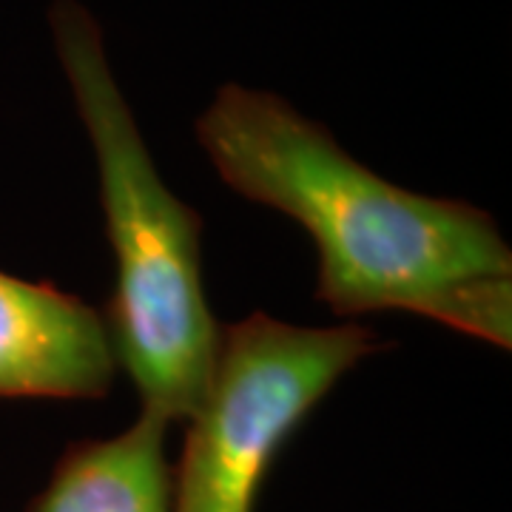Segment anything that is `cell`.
<instances>
[{"instance_id": "6da1fadb", "label": "cell", "mask_w": 512, "mask_h": 512, "mask_svg": "<svg viewBox=\"0 0 512 512\" xmlns=\"http://www.w3.org/2000/svg\"><path fill=\"white\" fill-rule=\"evenodd\" d=\"M197 137L222 183L311 234L336 316L410 311L510 350L512 251L487 211L387 183L274 92L222 86Z\"/></svg>"}, {"instance_id": "7a4b0ae2", "label": "cell", "mask_w": 512, "mask_h": 512, "mask_svg": "<svg viewBox=\"0 0 512 512\" xmlns=\"http://www.w3.org/2000/svg\"><path fill=\"white\" fill-rule=\"evenodd\" d=\"M49 20L100 174L114 256L103 322L114 359L137 387L143 413L168 424L188 421L208 390L222 339L202 288L200 214L163 183L92 12L77 0H57Z\"/></svg>"}, {"instance_id": "3957f363", "label": "cell", "mask_w": 512, "mask_h": 512, "mask_svg": "<svg viewBox=\"0 0 512 512\" xmlns=\"http://www.w3.org/2000/svg\"><path fill=\"white\" fill-rule=\"evenodd\" d=\"M382 348L356 322L299 328L251 313L222 328L211 382L188 419L174 512H254L285 441L350 367Z\"/></svg>"}, {"instance_id": "277c9868", "label": "cell", "mask_w": 512, "mask_h": 512, "mask_svg": "<svg viewBox=\"0 0 512 512\" xmlns=\"http://www.w3.org/2000/svg\"><path fill=\"white\" fill-rule=\"evenodd\" d=\"M117 370L103 313L0 271V399H103Z\"/></svg>"}, {"instance_id": "5b68a950", "label": "cell", "mask_w": 512, "mask_h": 512, "mask_svg": "<svg viewBox=\"0 0 512 512\" xmlns=\"http://www.w3.org/2000/svg\"><path fill=\"white\" fill-rule=\"evenodd\" d=\"M168 421L140 413L126 433L74 441L26 512H174Z\"/></svg>"}]
</instances>
